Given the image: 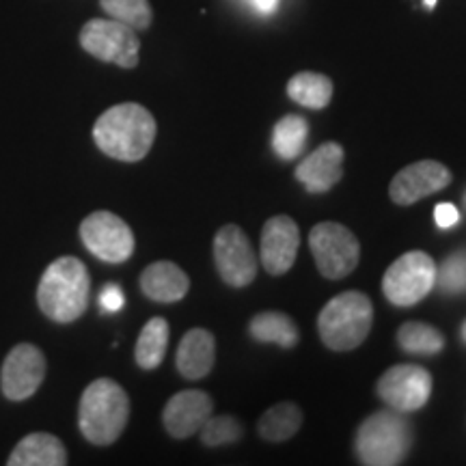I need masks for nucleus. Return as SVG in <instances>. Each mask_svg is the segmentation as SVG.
<instances>
[{"mask_svg":"<svg viewBox=\"0 0 466 466\" xmlns=\"http://www.w3.org/2000/svg\"><path fill=\"white\" fill-rule=\"evenodd\" d=\"M154 115L141 104L126 102L104 110L93 126V141L108 158L138 162L149 154L156 141Z\"/></svg>","mask_w":466,"mask_h":466,"instance_id":"1","label":"nucleus"},{"mask_svg":"<svg viewBox=\"0 0 466 466\" xmlns=\"http://www.w3.org/2000/svg\"><path fill=\"white\" fill-rule=\"evenodd\" d=\"M91 277L78 258L66 255L46 268L37 288V305L56 324H72L89 307Z\"/></svg>","mask_w":466,"mask_h":466,"instance_id":"2","label":"nucleus"},{"mask_svg":"<svg viewBox=\"0 0 466 466\" xmlns=\"http://www.w3.org/2000/svg\"><path fill=\"white\" fill-rule=\"evenodd\" d=\"M130 419L126 389L110 378H97L83 391L78 406V428L91 445L106 447L119 441Z\"/></svg>","mask_w":466,"mask_h":466,"instance_id":"3","label":"nucleus"},{"mask_svg":"<svg viewBox=\"0 0 466 466\" xmlns=\"http://www.w3.org/2000/svg\"><path fill=\"white\" fill-rule=\"evenodd\" d=\"M374 324V307L363 291H343L326 302L318 316V330L324 346L335 352L359 348Z\"/></svg>","mask_w":466,"mask_h":466,"instance_id":"4","label":"nucleus"},{"mask_svg":"<svg viewBox=\"0 0 466 466\" xmlns=\"http://www.w3.org/2000/svg\"><path fill=\"white\" fill-rule=\"evenodd\" d=\"M412 445V428L398 410H380L367 417L357 432L359 460L367 466H395L404 462Z\"/></svg>","mask_w":466,"mask_h":466,"instance_id":"5","label":"nucleus"},{"mask_svg":"<svg viewBox=\"0 0 466 466\" xmlns=\"http://www.w3.org/2000/svg\"><path fill=\"white\" fill-rule=\"evenodd\" d=\"M80 46L86 55L104 63H115L124 69H134L141 58L138 33L113 17H93L80 28Z\"/></svg>","mask_w":466,"mask_h":466,"instance_id":"6","label":"nucleus"},{"mask_svg":"<svg viewBox=\"0 0 466 466\" xmlns=\"http://www.w3.org/2000/svg\"><path fill=\"white\" fill-rule=\"evenodd\" d=\"M436 285V264L423 250H408L382 277V294L395 307H412Z\"/></svg>","mask_w":466,"mask_h":466,"instance_id":"7","label":"nucleus"},{"mask_svg":"<svg viewBox=\"0 0 466 466\" xmlns=\"http://www.w3.org/2000/svg\"><path fill=\"white\" fill-rule=\"evenodd\" d=\"M309 247L318 270L326 279L339 281L359 266L360 244L357 236L339 223H319L313 227L309 233Z\"/></svg>","mask_w":466,"mask_h":466,"instance_id":"8","label":"nucleus"},{"mask_svg":"<svg viewBox=\"0 0 466 466\" xmlns=\"http://www.w3.org/2000/svg\"><path fill=\"white\" fill-rule=\"evenodd\" d=\"M80 240L97 259L106 264H124L134 253V233L124 218L100 209L80 223Z\"/></svg>","mask_w":466,"mask_h":466,"instance_id":"9","label":"nucleus"},{"mask_svg":"<svg viewBox=\"0 0 466 466\" xmlns=\"http://www.w3.org/2000/svg\"><path fill=\"white\" fill-rule=\"evenodd\" d=\"M214 261L220 279L231 288H247L258 277V258L247 233L238 225L220 227L214 238Z\"/></svg>","mask_w":466,"mask_h":466,"instance_id":"10","label":"nucleus"},{"mask_svg":"<svg viewBox=\"0 0 466 466\" xmlns=\"http://www.w3.org/2000/svg\"><path fill=\"white\" fill-rule=\"evenodd\" d=\"M46 357L33 343H17L5 357L0 370V389L11 401H25L37 393L46 378Z\"/></svg>","mask_w":466,"mask_h":466,"instance_id":"11","label":"nucleus"},{"mask_svg":"<svg viewBox=\"0 0 466 466\" xmlns=\"http://www.w3.org/2000/svg\"><path fill=\"white\" fill-rule=\"evenodd\" d=\"M378 395L398 412L419 410L432 395V376L419 365H395L378 380Z\"/></svg>","mask_w":466,"mask_h":466,"instance_id":"12","label":"nucleus"},{"mask_svg":"<svg viewBox=\"0 0 466 466\" xmlns=\"http://www.w3.org/2000/svg\"><path fill=\"white\" fill-rule=\"evenodd\" d=\"M300 247V231L294 218L288 214H277L268 218L261 229L259 259L264 270L272 277H281L294 266Z\"/></svg>","mask_w":466,"mask_h":466,"instance_id":"13","label":"nucleus"},{"mask_svg":"<svg viewBox=\"0 0 466 466\" xmlns=\"http://www.w3.org/2000/svg\"><path fill=\"white\" fill-rule=\"evenodd\" d=\"M451 182V171L436 160L412 162L395 175L391 186H389V197L398 206H412V203L425 199V197L436 195V192L447 188Z\"/></svg>","mask_w":466,"mask_h":466,"instance_id":"14","label":"nucleus"},{"mask_svg":"<svg viewBox=\"0 0 466 466\" xmlns=\"http://www.w3.org/2000/svg\"><path fill=\"white\" fill-rule=\"evenodd\" d=\"M212 408L214 401L208 393L197 391V389L179 391L167 401L165 412H162V423H165V430L173 439H190L212 417Z\"/></svg>","mask_w":466,"mask_h":466,"instance_id":"15","label":"nucleus"},{"mask_svg":"<svg viewBox=\"0 0 466 466\" xmlns=\"http://www.w3.org/2000/svg\"><path fill=\"white\" fill-rule=\"evenodd\" d=\"M343 147L339 143H324L307 156L296 168V179L311 195L329 192L343 177Z\"/></svg>","mask_w":466,"mask_h":466,"instance_id":"16","label":"nucleus"},{"mask_svg":"<svg viewBox=\"0 0 466 466\" xmlns=\"http://www.w3.org/2000/svg\"><path fill=\"white\" fill-rule=\"evenodd\" d=\"M217 360V341L206 329H192L179 341L175 367L186 380H201L212 371Z\"/></svg>","mask_w":466,"mask_h":466,"instance_id":"17","label":"nucleus"},{"mask_svg":"<svg viewBox=\"0 0 466 466\" xmlns=\"http://www.w3.org/2000/svg\"><path fill=\"white\" fill-rule=\"evenodd\" d=\"M141 289L149 300L168 305V302L182 300L188 294L190 279L173 261H156L143 270Z\"/></svg>","mask_w":466,"mask_h":466,"instance_id":"18","label":"nucleus"},{"mask_svg":"<svg viewBox=\"0 0 466 466\" xmlns=\"http://www.w3.org/2000/svg\"><path fill=\"white\" fill-rule=\"evenodd\" d=\"M9 466H66L67 450L63 441L48 432H33L22 439L7 458Z\"/></svg>","mask_w":466,"mask_h":466,"instance_id":"19","label":"nucleus"},{"mask_svg":"<svg viewBox=\"0 0 466 466\" xmlns=\"http://www.w3.org/2000/svg\"><path fill=\"white\" fill-rule=\"evenodd\" d=\"M333 80L318 72H300L291 76L288 83V96L305 108H326L333 100Z\"/></svg>","mask_w":466,"mask_h":466,"instance_id":"20","label":"nucleus"},{"mask_svg":"<svg viewBox=\"0 0 466 466\" xmlns=\"http://www.w3.org/2000/svg\"><path fill=\"white\" fill-rule=\"evenodd\" d=\"M248 333L255 341L277 343V346L288 350L294 348L300 339L294 319L279 311H264L259 316H255L250 319Z\"/></svg>","mask_w":466,"mask_h":466,"instance_id":"21","label":"nucleus"},{"mask_svg":"<svg viewBox=\"0 0 466 466\" xmlns=\"http://www.w3.org/2000/svg\"><path fill=\"white\" fill-rule=\"evenodd\" d=\"M302 412L294 401H281L266 410L258 421V432L264 441L283 442L300 430Z\"/></svg>","mask_w":466,"mask_h":466,"instance_id":"22","label":"nucleus"},{"mask_svg":"<svg viewBox=\"0 0 466 466\" xmlns=\"http://www.w3.org/2000/svg\"><path fill=\"white\" fill-rule=\"evenodd\" d=\"M168 348V322L165 318H151L143 326L141 335H138L137 350H134V359L137 365L145 371L156 370L165 360Z\"/></svg>","mask_w":466,"mask_h":466,"instance_id":"23","label":"nucleus"},{"mask_svg":"<svg viewBox=\"0 0 466 466\" xmlns=\"http://www.w3.org/2000/svg\"><path fill=\"white\" fill-rule=\"evenodd\" d=\"M309 137V124L305 116L288 115L275 126L272 132V147L275 154L283 160H296L305 149Z\"/></svg>","mask_w":466,"mask_h":466,"instance_id":"24","label":"nucleus"},{"mask_svg":"<svg viewBox=\"0 0 466 466\" xmlns=\"http://www.w3.org/2000/svg\"><path fill=\"white\" fill-rule=\"evenodd\" d=\"M398 343L404 352L428 357V354H436L445 348V335L430 324L406 322L398 330Z\"/></svg>","mask_w":466,"mask_h":466,"instance_id":"25","label":"nucleus"},{"mask_svg":"<svg viewBox=\"0 0 466 466\" xmlns=\"http://www.w3.org/2000/svg\"><path fill=\"white\" fill-rule=\"evenodd\" d=\"M100 7L108 17L124 22L134 31H147L154 22L149 0H100Z\"/></svg>","mask_w":466,"mask_h":466,"instance_id":"26","label":"nucleus"},{"mask_svg":"<svg viewBox=\"0 0 466 466\" xmlns=\"http://www.w3.org/2000/svg\"><path fill=\"white\" fill-rule=\"evenodd\" d=\"M201 441L206 447H223L229 442H236L242 439L244 430L242 423L236 417L220 415V417H209L206 423L201 425Z\"/></svg>","mask_w":466,"mask_h":466,"instance_id":"27","label":"nucleus"},{"mask_svg":"<svg viewBox=\"0 0 466 466\" xmlns=\"http://www.w3.org/2000/svg\"><path fill=\"white\" fill-rule=\"evenodd\" d=\"M436 285L445 294H460L466 289V250L453 253L436 268Z\"/></svg>","mask_w":466,"mask_h":466,"instance_id":"28","label":"nucleus"},{"mask_svg":"<svg viewBox=\"0 0 466 466\" xmlns=\"http://www.w3.org/2000/svg\"><path fill=\"white\" fill-rule=\"evenodd\" d=\"M124 305H126V296H124V289H121L119 285L108 283L106 288L100 291L102 311L116 313V311H121V309H124Z\"/></svg>","mask_w":466,"mask_h":466,"instance_id":"29","label":"nucleus"},{"mask_svg":"<svg viewBox=\"0 0 466 466\" xmlns=\"http://www.w3.org/2000/svg\"><path fill=\"white\" fill-rule=\"evenodd\" d=\"M434 220L441 229H450V227L458 225L460 220L458 208L451 206V203H441V206L434 208Z\"/></svg>","mask_w":466,"mask_h":466,"instance_id":"30","label":"nucleus"},{"mask_svg":"<svg viewBox=\"0 0 466 466\" xmlns=\"http://www.w3.org/2000/svg\"><path fill=\"white\" fill-rule=\"evenodd\" d=\"M253 7L261 11V14H272L279 7V0H250Z\"/></svg>","mask_w":466,"mask_h":466,"instance_id":"31","label":"nucleus"},{"mask_svg":"<svg viewBox=\"0 0 466 466\" xmlns=\"http://www.w3.org/2000/svg\"><path fill=\"white\" fill-rule=\"evenodd\" d=\"M423 3H425V9H434L439 0H423Z\"/></svg>","mask_w":466,"mask_h":466,"instance_id":"32","label":"nucleus"},{"mask_svg":"<svg viewBox=\"0 0 466 466\" xmlns=\"http://www.w3.org/2000/svg\"><path fill=\"white\" fill-rule=\"evenodd\" d=\"M462 339H464V341H466V322H464V324H462Z\"/></svg>","mask_w":466,"mask_h":466,"instance_id":"33","label":"nucleus"}]
</instances>
